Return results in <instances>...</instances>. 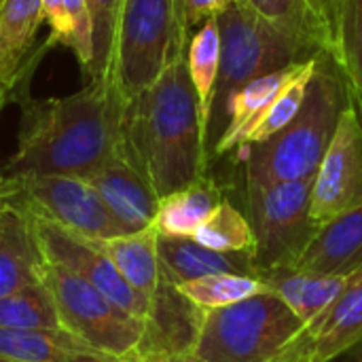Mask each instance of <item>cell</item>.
Listing matches in <instances>:
<instances>
[{
  "label": "cell",
  "instance_id": "277c9868",
  "mask_svg": "<svg viewBox=\"0 0 362 362\" xmlns=\"http://www.w3.org/2000/svg\"><path fill=\"white\" fill-rule=\"evenodd\" d=\"M216 23L221 34V66L206 125L208 151L225 134L231 98L244 85L263 74L310 62L322 53L282 32L248 0H231L216 13Z\"/></svg>",
  "mask_w": 362,
  "mask_h": 362
},
{
  "label": "cell",
  "instance_id": "6da1fadb",
  "mask_svg": "<svg viewBox=\"0 0 362 362\" xmlns=\"http://www.w3.org/2000/svg\"><path fill=\"white\" fill-rule=\"evenodd\" d=\"M21 106L17 148L4 165L13 178L74 176L87 180L121 153L125 98L117 85L87 83L66 98L34 100L28 83L13 89Z\"/></svg>",
  "mask_w": 362,
  "mask_h": 362
},
{
  "label": "cell",
  "instance_id": "d4e9b609",
  "mask_svg": "<svg viewBox=\"0 0 362 362\" xmlns=\"http://www.w3.org/2000/svg\"><path fill=\"white\" fill-rule=\"evenodd\" d=\"M329 55L339 66L350 89L352 106L362 117V0H341Z\"/></svg>",
  "mask_w": 362,
  "mask_h": 362
},
{
  "label": "cell",
  "instance_id": "8d00e7d4",
  "mask_svg": "<svg viewBox=\"0 0 362 362\" xmlns=\"http://www.w3.org/2000/svg\"><path fill=\"white\" fill-rule=\"evenodd\" d=\"M8 102H13V91L6 89V87L0 83V115H2V110H4V106H6Z\"/></svg>",
  "mask_w": 362,
  "mask_h": 362
},
{
  "label": "cell",
  "instance_id": "f35d334b",
  "mask_svg": "<svg viewBox=\"0 0 362 362\" xmlns=\"http://www.w3.org/2000/svg\"><path fill=\"white\" fill-rule=\"evenodd\" d=\"M142 362H185V361H178V358H168V356H144V358H140Z\"/></svg>",
  "mask_w": 362,
  "mask_h": 362
},
{
  "label": "cell",
  "instance_id": "5bb4252c",
  "mask_svg": "<svg viewBox=\"0 0 362 362\" xmlns=\"http://www.w3.org/2000/svg\"><path fill=\"white\" fill-rule=\"evenodd\" d=\"M87 182L98 191L125 235L155 225L159 197L142 178V174L134 170L121 155L108 159L87 178Z\"/></svg>",
  "mask_w": 362,
  "mask_h": 362
},
{
  "label": "cell",
  "instance_id": "1f68e13d",
  "mask_svg": "<svg viewBox=\"0 0 362 362\" xmlns=\"http://www.w3.org/2000/svg\"><path fill=\"white\" fill-rule=\"evenodd\" d=\"M223 11L221 0H185V30L191 36L193 25H202L206 19Z\"/></svg>",
  "mask_w": 362,
  "mask_h": 362
},
{
  "label": "cell",
  "instance_id": "7c38bea8",
  "mask_svg": "<svg viewBox=\"0 0 362 362\" xmlns=\"http://www.w3.org/2000/svg\"><path fill=\"white\" fill-rule=\"evenodd\" d=\"M362 344V272L314 316L274 362H335Z\"/></svg>",
  "mask_w": 362,
  "mask_h": 362
},
{
  "label": "cell",
  "instance_id": "9c48e42d",
  "mask_svg": "<svg viewBox=\"0 0 362 362\" xmlns=\"http://www.w3.org/2000/svg\"><path fill=\"white\" fill-rule=\"evenodd\" d=\"M25 214L32 223L38 248L47 263L66 267L68 272L76 274L78 278L91 282L123 312H127L136 318H142V320L146 318L151 299L144 297L142 293H138L136 288H132L123 280V276L117 272V267L108 259L100 240H89L85 235H78L45 216L30 212V210H25Z\"/></svg>",
  "mask_w": 362,
  "mask_h": 362
},
{
  "label": "cell",
  "instance_id": "b9f144b4",
  "mask_svg": "<svg viewBox=\"0 0 362 362\" xmlns=\"http://www.w3.org/2000/svg\"><path fill=\"white\" fill-rule=\"evenodd\" d=\"M0 212H2V208H0Z\"/></svg>",
  "mask_w": 362,
  "mask_h": 362
},
{
  "label": "cell",
  "instance_id": "d6986e66",
  "mask_svg": "<svg viewBox=\"0 0 362 362\" xmlns=\"http://www.w3.org/2000/svg\"><path fill=\"white\" fill-rule=\"evenodd\" d=\"M352 276H314L295 267H278L259 274L263 286L280 297L308 325L348 286Z\"/></svg>",
  "mask_w": 362,
  "mask_h": 362
},
{
  "label": "cell",
  "instance_id": "ba28073f",
  "mask_svg": "<svg viewBox=\"0 0 362 362\" xmlns=\"http://www.w3.org/2000/svg\"><path fill=\"white\" fill-rule=\"evenodd\" d=\"M40 280L53 297L64 331L102 354L127 356L136 352L144 333L142 318L123 312L100 288L66 267L45 263Z\"/></svg>",
  "mask_w": 362,
  "mask_h": 362
},
{
  "label": "cell",
  "instance_id": "5b68a950",
  "mask_svg": "<svg viewBox=\"0 0 362 362\" xmlns=\"http://www.w3.org/2000/svg\"><path fill=\"white\" fill-rule=\"evenodd\" d=\"M303 327L280 297L265 291L206 312L193 354L208 362H274Z\"/></svg>",
  "mask_w": 362,
  "mask_h": 362
},
{
  "label": "cell",
  "instance_id": "e0dca14e",
  "mask_svg": "<svg viewBox=\"0 0 362 362\" xmlns=\"http://www.w3.org/2000/svg\"><path fill=\"white\" fill-rule=\"evenodd\" d=\"M45 257L23 208L8 204L0 212V297L40 282Z\"/></svg>",
  "mask_w": 362,
  "mask_h": 362
},
{
  "label": "cell",
  "instance_id": "74e56055",
  "mask_svg": "<svg viewBox=\"0 0 362 362\" xmlns=\"http://www.w3.org/2000/svg\"><path fill=\"white\" fill-rule=\"evenodd\" d=\"M350 356H348V362H362V344H358L354 350H350L348 352Z\"/></svg>",
  "mask_w": 362,
  "mask_h": 362
},
{
  "label": "cell",
  "instance_id": "ab89813d",
  "mask_svg": "<svg viewBox=\"0 0 362 362\" xmlns=\"http://www.w3.org/2000/svg\"><path fill=\"white\" fill-rule=\"evenodd\" d=\"M185 362H208V361H204V358H197L195 354H191V356H189V358H187Z\"/></svg>",
  "mask_w": 362,
  "mask_h": 362
},
{
  "label": "cell",
  "instance_id": "44dd1931",
  "mask_svg": "<svg viewBox=\"0 0 362 362\" xmlns=\"http://www.w3.org/2000/svg\"><path fill=\"white\" fill-rule=\"evenodd\" d=\"M157 238L159 231L155 227H148L138 233L119 235L102 242L108 259L123 276V280L148 299L155 295L161 282Z\"/></svg>",
  "mask_w": 362,
  "mask_h": 362
},
{
  "label": "cell",
  "instance_id": "52a82bcc",
  "mask_svg": "<svg viewBox=\"0 0 362 362\" xmlns=\"http://www.w3.org/2000/svg\"><path fill=\"white\" fill-rule=\"evenodd\" d=\"M182 53L187 45L180 40L172 0H123L115 85L125 100L151 87Z\"/></svg>",
  "mask_w": 362,
  "mask_h": 362
},
{
  "label": "cell",
  "instance_id": "2e32d148",
  "mask_svg": "<svg viewBox=\"0 0 362 362\" xmlns=\"http://www.w3.org/2000/svg\"><path fill=\"white\" fill-rule=\"evenodd\" d=\"M295 269L314 276H354L362 272V206L322 225Z\"/></svg>",
  "mask_w": 362,
  "mask_h": 362
},
{
  "label": "cell",
  "instance_id": "f1b7e54d",
  "mask_svg": "<svg viewBox=\"0 0 362 362\" xmlns=\"http://www.w3.org/2000/svg\"><path fill=\"white\" fill-rule=\"evenodd\" d=\"M0 329H62L42 280L0 297Z\"/></svg>",
  "mask_w": 362,
  "mask_h": 362
},
{
  "label": "cell",
  "instance_id": "60d3db41",
  "mask_svg": "<svg viewBox=\"0 0 362 362\" xmlns=\"http://www.w3.org/2000/svg\"><path fill=\"white\" fill-rule=\"evenodd\" d=\"M0 362H19V361H11V358H6V356H0Z\"/></svg>",
  "mask_w": 362,
  "mask_h": 362
},
{
  "label": "cell",
  "instance_id": "7a4b0ae2",
  "mask_svg": "<svg viewBox=\"0 0 362 362\" xmlns=\"http://www.w3.org/2000/svg\"><path fill=\"white\" fill-rule=\"evenodd\" d=\"M119 155L159 199L208 176L206 117L189 76L187 53L151 87L125 100Z\"/></svg>",
  "mask_w": 362,
  "mask_h": 362
},
{
  "label": "cell",
  "instance_id": "484cf974",
  "mask_svg": "<svg viewBox=\"0 0 362 362\" xmlns=\"http://www.w3.org/2000/svg\"><path fill=\"white\" fill-rule=\"evenodd\" d=\"M218 66H221V34L216 15L206 19L195 34L189 36L187 42V68L191 83L195 87V93L199 98L206 125L210 115V104L214 95V85L218 78Z\"/></svg>",
  "mask_w": 362,
  "mask_h": 362
},
{
  "label": "cell",
  "instance_id": "9a60e30c",
  "mask_svg": "<svg viewBox=\"0 0 362 362\" xmlns=\"http://www.w3.org/2000/svg\"><path fill=\"white\" fill-rule=\"evenodd\" d=\"M42 21V0H0V83L11 91L45 53L34 55Z\"/></svg>",
  "mask_w": 362,
  "mask_h": 362
},
{
  "label": "cell",
  "instance_id": "8fae6325",
  "mask_svg": "<svg viewBox=\"0 0 362 362\" xmlns=\"http://www.w3.org/2000/svg\"><path fill=\"white\" fill-rule=\"evenodd\" d=\"M362 206V117L350 106L314 176L312 216L318 227Z\"/></svg>",
  "mask_w": 362,
  "mask_h": 362
},
{
  "label": "cell",
  "instance_id": "4fadbf2b",
  "mask_svg": "<svg viewBox=\"0 0 362 362\" xmlns=\"http://www.w3.org/2000/svg\"><path fill=\"white\" fill-rule=\"evenodd\" d=\"M204 314V310L189 301L180 293V288L161 274V282L151 297V308L144 318V333L136 348V354L140 358H189L195 352Z\"/></svg>",
  "mask_w": 362,
  "mask_h": 362
},
{
  "label": "cell",
  "instance_id": "cb8c5ba5",
  "mask_svg": "<svg viewBox=\"0 0 362 362\" xmlns=\"http://www.w3.org/2000/svg\"><path fill=\"white\" fill-rule=\"evenodd\" d=\"M42 19L49 25L47 47L62 45L70 49L81 64V70L87 72L93 57L87 0H42Z\"/></svg>",
  "mask_w": 362,
  "mask_h": 362
},
{
  "label": "cell",
  "instance_id": "603a6c76",
  "mask_svg": "<svg viewBox=\"0 0 362 362\" xmlns=\"http://www.w3.org/2000/svg\"><path fill=\"white\" fill-rule=\"evenodd\" d=\"M91 350L64 329H0V356L19 362H68Z\"/></svg>",
  "mask_w": 362,
  "mask_h": 362
},
{
  "label": "cell",
  "instance_id": "d590c367",
  "mask_svg": "<svg viewBox=\"0 0 362 362\" xmlns=\"http://www.w3.org/2000/svg\"><path fill=\"white\" fill-rule=\"evenodd\" d=\"M172 2H174V15H176L180 40L187 45V42H189V34H187V30H185V0H172Z\"/></svg>",
  "mask_w": 362,
  "mask_h": 362
},
{
  "label": "cell",
  "instance_id": "7402d4cb",
  "mask_svg": "<svg viewBox=\"0 0 362 362\" xmlns=\"http://www.w3.org/2000/svg\"><path fill=\"white\" fill-rule=\"evenodd\" d=\"M316 57L301 64L297 68V72L293 74V78L282 87V91L244 127V132L238 136L235 151H242L250 144L269 140L272 136H276L280 129H284L295 119V115L299 112V108L303 104L310 78L316 70Z\"/></svg>",
  "mask_w": 362,
  "mask_h": 362
},
{
  "label": "cell",
  "instance_id": "3957f363",
  "mask_svg": "<svg viewBox=\"0 0 362 362\" xmlns=\"http://www.w3.org/2000/svg\"><path fill=\"white\" fill-rule=\"evenodd\" d=\"M350 106V89L339 66L329 53H320L295 119L269 140L238 151L246 185L314 178Z\"/></svg>",
  "mask_w": 362,
  "mask_h": 362
},
{
  "label": "cell",
  "instance_id": "4dcf8cb0",
  "mask_svg": "<svg viewBox=\"0 0 362 362\" xmlns=\"http://www.w3.org/2000/svg\"><path fill=\"white\" fill-rule=\"evenodd\" d=\"M176 286L189 301H193L204 312L227 308L267 291L261 280L240 274H218V276L182 282Z\"/></svg>",
  "mask_w": 362,
  "mask_h": 362
},
{
  "label": "cell",
  "instance_id": "30bf717a",
  "mask_svg": "<svg viewBox=\"0 0 362 362\" xmlns=\"http://www.w3.org/2000/svg\"><path fill=\"white\" fill-rule=\"evenodd\" d=\"M19 180L21 193L15 204L21 208L89 240L104 242L125 235L87 180L74 176H28Z\"/></svg>",
  "mask_w": 362,
  "mask_h": 362
},
{
  "label": "cell",
  "instance_id": "4316f807",
  "mask_svg": "<svg viewBox=\"0 0 362 362\" xmlns=\"http://www.w3.org/2000/svg\"><path fill=\"white\" fill-rule=\"evenodd\" d=\"M91 17L93 57L85 72L89 83L115 85V49L123 0H87Z\"/></svg>",
  "mask_w": 362,
  "mask_h": 362
},
{
  "label": "cell",
  "instance_id": "83f0119b",
  "mask_svg": "<svg viewBox=\"0 0 362 362\" xmlns=\"http://www.w3.org/2000/svg\"><path fill=\"white\" fill-rule=\"evenodd\" d=\"M193 240L223 255H255V233L242 210L229 199H223L216 210L195 231Z\"/></svg>",
  "mask_w": 362,
  "mask_h": 362
},
{
  "label": "cell",
  "instance_id": "f546056e",
  "mask_svg": "<svg viewBox=\"0 0 362 362\" xmlns=\"http://www.w3.org/2000/svg\"><path fill=\"white\" fill-rule=\"evenodd\" d=\"M263 17L282 32L308 42L310 47L329 53L331 40L322 21L314 15L305 0H248Z\"/></svg>",
  "mask_w": 362,
  "mask_h": 362
},
{
  "label": "cell",
  "instance_id": "836d02e7",
  "mask_svg": "<svg viewBox=\"0 0 362 362\" xmlns=\"http://www.w3.org/2000/svg\"><path fill=\"white\" fill-rule=\"evenodd\" d=\"M68 362H142L140 356L134 352V354H127V356H110V354H102V352H95V350H83V352H76L70 356Z\"/></svg>",
  "mask_w": 362,
  "mask_h": 362
},
{
  "label": "cell",
  "instance_id": "ac0fdd59",
  "mask_svg": "<svg viewBox=\"0 0 362 362\" xmlns=\"http://www.w3.org/2000/svg\"><path fill=\"white\" fill-rule=\"evenodd\" d=\"M157 250L161 274L174 284L218 274H240L257 278V269L248 255H223L197 244L193 238L159 235Z\"/></svg>",
  "mask_w": 362,
  "mask_h": 362
},
{
  "label": "cell",
  "instance_id": "d6a6232c",
  "mask_svg": "<svg viewBox=\"0 0 362 362\" xmlns=\"http://www.w3.org/2000/svg\"><path fill=\"white\" fill-rule=\"evenodd\" d=\"M305 2L314 11V15L322 21V25L327 28L329 40H331V49H333V38H335V30H337V17H339L341 0H305Z\"/></svg>",
  "mask_w": 362,
  "mask_h": 362
},
{
  "label": "cell",
  "instance_id": "e575fe53",
  "mask_svg": "<svg viewBox=\"0 0 362 362\" xmlns=\"http://www.w3.org/2000/svg\"><path fill=\"white\" fill-rule=\"evenodd\" d=\"M19 193H21V180L13 178L4 170H0V208L15 202L19 197Z\"/></svg>",
  "mask_w": 362,
  "mask_h": 362
},
{
  "label": "cell",
  "instance_id": "ffe728a7",
  "mask_svg": "<svg viewBox=\"0 0 362 362\" xmlns=\"http://www.w3.org/2000/svg\"><path fill=\"white\" fill-rule=\"evenodd\" d=\"M223 199L225 197L218 182L210 176H204L193 185L159 199V210L153 227L159 231V235L193 238Z\"/></svg>",
  "mask_w": 362,
  "mask_h": 362
},
{
  "label": "cell",
  "instance_id": "8992f818",
  "mask_svg": "<svg viewBox=\"0 0 362 362\" xmlns=\"http://www.w3.org/2000/svg\"><path fill=\"white\" fill-rule=\"evenodd\" d=\"M314 178L246 185V218L255 233L257 278L278 267H295L318 225L312 216Z\"/></svg>",
  "mask_w": 362,
  "mask_h": 362
}]
</instances>
